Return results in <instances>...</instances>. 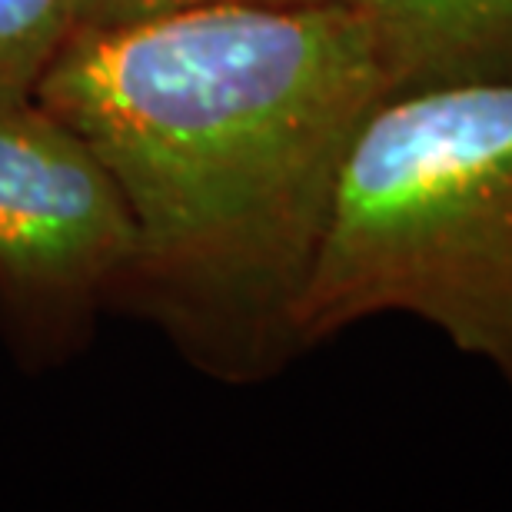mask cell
Instances as JSON below:
<instances>
[{"label": "cell", "mask_w": 512, "mask_h": 512, "mask_svg": "<svg viewBox=\"0 0 512 512\" xmlns=\"http://www.w3.org/2000/svg\"><path fill=\"white\" fill-rule=\"evenodd\" d=\"M393 94L366 10L320 0L74 27L34 100L117 180L130 276L213 373L256 380L300 350L343 160Z\"/></svg>", "instance_id": "6da1fadb"}, {"label": "cell", "mask_w": 512, "mask_h": 512, "mask_svg": "<svg viewBox=\"0 0 512 512\" xmlns=\"http://www.w3.org/2000/svg\"><path fill=\"white\" fill-rule=\"evenodd\" d=\"M380 313L436 326L512 389V80L403 90L356 133L296 340Z\"/></svg>", "instance_id": "7a4b0ae2"}, {"label": "cell", "mask_w": 512, "mask_h": 512, "mask_svg": "<svg viewBox=\"0 0 512 512\" xmlns=\"http://www.w3.org/2000/svg\"><path fill=\"white\" fill-rule=\"evenodd\" d=\"M133 220L104 160L37 100L0 104V280L77 300L133 266Z\"/></svg>", "instance_id": "3957f363"}, {"label": "cell", "mask_w": 512, "mask_h": 512, "mask_svg": "<svg viewBox=\"0 0 512 512\" xmlns=\"http://www.w3.org/2000/svg\"><path fill=\"white\" fill-rule=\"evenodd\" d=\"M403 90L512 80V0H356Z\"/></svg>", "instance_id": "277c9868"}, {"label": "cell", "mask_w": 512, "mask_h": 512, "mask_svg": "<svg viewBox=\"0 0 512 512\" xmlns=\"http://www.w3.org/2000/svg\"><path fill=\"white\" fill-rule=\"evenodd\" d=\"M74 27V0H0V104L34 100Z\"/></svg>", "instance_id": "5b68a950"}, {"label": "cell", "mask_w": 512, "mask_h": 512, "mask_svg": "<svg viewBox=\"0 0 512 512\" xmlns=\"http://www.w3.org/2000/svg\"><path fill=\"white\" fill-rule=\"evenodd\" d=\"M217 4H320V0H74V17L77 27H107Z\"/></svg>", "instance_id": "8992f818"}]
</instances>
